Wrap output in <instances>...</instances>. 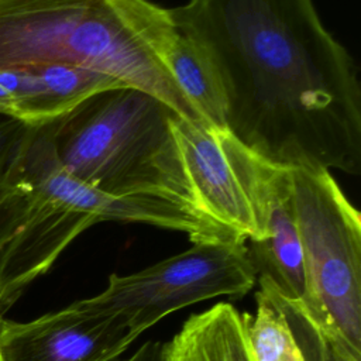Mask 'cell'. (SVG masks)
<instances>
[{
	"label": "cell",
	"mask_w": 361,
	"mask_h": 361,
	"mask_svg": "<svg viewBox=\"0 0 361 361\" xmlns=\"http://www.w3.org/2000/svg\"><path fill=\"white\" fill-rule=\"evenodd\" d=\"M173 111L137 87L97 92L48 121L55 157L69 175L99 192L155 196L207 217L182 161Z\"/></svg>",
	"instance_id": "3957f363"
},
{
	"label": "cell",
	"mask_w": 361,
	"mask_h": 361,
	"mask_svg": "<svg viewBox=\"0 0 361 361\" xmlns=\"http://www.w3.org/2000/svg\"><path fill=\"white\" fill-rule=\"evenodd\" d=\"M30 124L16 116L0 113V252L17 231L24 216L23 159L34 133Z\"/></svg>",
	"instance_id": "5bb4252c"
},
{
	"label": "cell",
	"mask_w": 361,
	"mask_h": 361,
	"mask_svg": "<svg viewBox=\"0 0 361 361\" xmlns=\"http://www.w3.org/2000/svg\"><path fill=\"white\" fill-rule=\"evenodd\" d=\"M290 190L309 314L361 353V216L329 169L293 166Z\"/></svg>",
	"instance_id": "277c9868"
},
{
	"label": "cell",
	"mask_w": 361,
	"mask_h": 361,
	"mask_svg": "<svg viewBox=\"0 0 361 361\" xmlns=\"http://www.w3.org/2000/svg\"><path fill=\"white\" fill-rule=\"evenodd\" d=\"M259 292L285 319L303 361H361V353L350 347L338 334L319 324L306 307L281 295L268 282L257 279Z\"/></svg>",
	"instance_id": "9a60e30c"
},
{
	"label": "cell",
	"mask_w": 361,
	"mask_h": 361,
	"mask_svg": "<svg viewBox=\"0 0 361 361\" xmlns=\"http://www.w3.org/2000/svg\"><path fill=\"white\" fill-rule=\"evenodd\" d=\"M138 336L78 300L27 322L0 319L1 361H117Z\"/></svg>",
	"instance_id": "ba28073f"
},
{
	"label": "cell",
	"mask_w": 361,
	"mask_h": 361,
	"mask_svg": "<svg viewBox=\"0 0 361 361\" xmlns=\"http://www.w3.org/2000/svg\"><path fill=\"white\" fill-rule=\"evenodd\" d=\"M176 34L169 10L149 0H0V72L49 63L92 69L206 124L165 65Z\"/></svg>",
	"instance_id": "7a4b0ae2"
},
{
	"label": "cell",
	"mask_w": 361,
	"mask_h": 361,
	"mask_svg": "<svg viewBox=\"0 0 361 361\" xmlns=\"http://www.w3.org/2000/svg\"><path fill=\"white\" fill-rule=\"evenodd\" d=\"M31 190V202L23 223L0 252L3 313L16 303L28 285L51 269L80 233L97 223L90 214L78 212L32 188Z\"/></svg>",
	"instance_id": "9c48e42d"
},
{
	"label": "cell",
	"mask_w": 361,
	"mask_h": 361,
	"mask_svg": "<svg viewBox=\"0 0 361 361\" xmlns=\"http://www.w3.org/2000/svg\"><path fill=\"white\" fill-rule=\"evenodd\" d=\"M162 361H252L244 313L221 302L192 314L165 343Z\"/></svg>",
	"instance_id": "7c38bea8"
},
{
	"label": "cell",
	"mask_w": 361,
	"mask_h": 361,
	"mask_svg": "<svg viewBox=\"0 0 361 361\" xmlns=\"http://www.w3.org/2000/svg\"><path fill=\"white\" fill-rule=\"evenodd\" d=\"M3 314H4V313H3V312H1V309H0V319H1V316H3ZM0 361H1V357H0Z\"/></svg>",
	"instance_id": "ac0fdd59"
},
{
	"label": "cell",
	"mask_w": 361,
	"mask_h": 361,
	"mask_svg": "<svg viewBox=\"0 0 361 361\" xmlns=\"http://www.w3.org/2000/svg\"><path fill=\"white\" fill-rule=\"evenodd\" d=\"M245 245L257 279L309 310L310 292L292 204L289 168L278 166L272 176L262 238L247 240Z\"/></svg>",
	"instance_id": "30bf717a"
},
{
	"label": "cell",
	"mask_w": 361,
	"mask_h": 361,
	"mask_svg": "<svg viewBox=\"0 0 361 361\" xmlns=\"http://www.w3.org/2000/svg\"><path fill=\"white\" fill-rule=\"evenodd\" d=\"M23 179L42 195L90 214L97 223H144L182 231L190 241L243 240L179 203L155 196H113L75 179L56 159L47 124L37 126L31 135L23 159Z\"/></svg>",
	"instance_id": "52a82bcc"
},
{
	"label": "cell",
	"mask_w": 361,
	"mask_h": 361,
	"mask_svg": "<svg viewBox=\"0 0 361 361\" xmlns=\"http://www.w3.org/2000/svg\"><path fill=\"white\" fill-rule=\"evenodd\" d=\"M164 341L151 340L140 345L135 353L127 358H120L117 361H162L164 358Z\"/></svg>",
	"instance_id": "e0dca14e"
},
{
	"label": "cell",
	"mask_w": 361,
	"mask_h": 361,
	"mask_svg": "<svg viewBox=\"0 0 361 361\" xmlns=\"http://www.w3.org/2000/svg\"><path fill=\"white\" fill-rule=\"evenodd\" d=\"M212 62L226 127L272 164L361 166V87L313 0H188L168 8Z\"/></svg>",
	"instance_id": "6da1fadb"
},
{
	"label": "cell",
	"mask_w": 361,
	"mask_h": 361,
	"mask_svg": "<svg viewBox=\"0 0 361 361\" xmlns=\"http://www.w3.org/2000/svg\"><path fill=\"white\" fill-rule=\"evenodd\" d=\"M182 161L204 214L243 240L265 233L267 199L278 166L228 130L172 114Z\"/></svg>",
	"instance_id": "8992f818"
},
{
	"label": "cell",
	"mask_w": 361,
	"mask_h": 361,
	"mask_svg": "<svg viewBox=\"0 0 361 361\" xmlns=\"http://www.w3.org/2000/svg\"><path fill=\"white\" fill-rule=\"evenodd\" d=\"M165 65L179 92L203 121L210 127L227 130L221 86L212 62L202 48L178 31Z\"/></svg>",
	"instance_id": "4fadbf2b"
},
{
	"label": "cell",
	"mask_w": 361,
	"mask_h": 361,
	"mask_svg": "<svg viewBox=\"0 0 361 361\" xmlns=\"http://www.w3.org/2000/svg\"><path fill=\"white\" fill-rule=\"evenodd\" d=\"M255 299V313H244L252 361H303L282 314L259 292H257Z\"/></svg>",
	"instance_id": "2e32d148"
},
{
	"label": "cell",
	"mask_w": 361,
	"mask_h": 361,
	"mask_svg": "<svg viewBox=\"0 0 361 361\" xmlns=\"http://www.w3.org/2000/svg\"><path fill=\"white\" fill-rule=\"evenodd\" d=\"M0 85L11 96L13 116L35 126L63 116L97 92L126 86L109 75L66 63L3 71Z\"/></svg>",
	"instance_id": "8fae6325"
},
{
	"label": "cell",
	"mask_w": 361,
	"mask_h": 361,
	"mask_svg": "<svg viewBox=\"0 0 361 361\" xmlns=\"http://www.w3.org/2000/svg\"><path fill=\"white\" fill-rule=\"evenodd\" d=\"M257 282L244 240H199L192 247L140 271L109 275L106 288L78 303L120 319L137 336L190 305L241 298Z\"/></svg>",
	"instance_id": "5b68a950"
}]
</instances>
